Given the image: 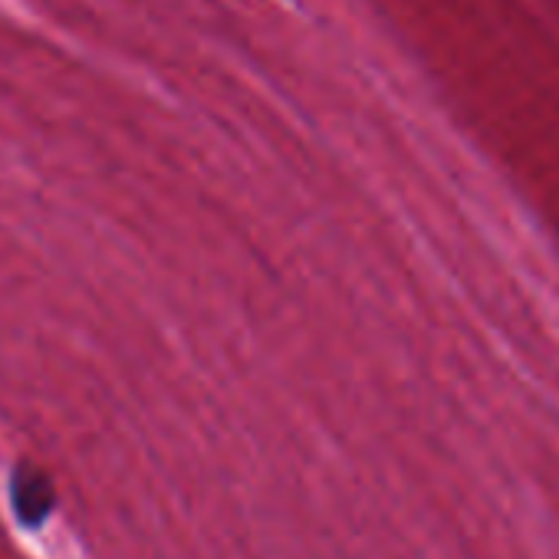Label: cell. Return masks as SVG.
Masks as SVG:
<instances>
[{
	"label": "cell",
	"instance_id": "6da1fadb",
	"mask_svg": "<svg viewBox=\"0 0 559 559\" xmlns=\"http://www.w3.org/2000/svg\"><path fill=\"white\" fill-rule=\"evenodd\" d=\"M14 500H17L24 520H40L50 510L53 493H50V484L37 471H27L14 480Z\"/></svg>",
	"mask_w": 559,
	"mask_h": 559
}]
</instances>
